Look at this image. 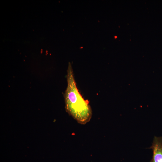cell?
Here are the masks:
<instances>
[{
  "instance_id": "7a4b0ae2",
  "label": "cell",
  "mask_w": 162,
  "mask_h": 162,
  "mask_svg": "<svg viewBox=\"0 0 162 162\" xmlns=\"http://www.w3.org/2000/svg\"><path fill=\"white\" fill-rule=\"evenodd\" d=\"M149 148L153 151L150 162H162V137L154 136L152 145Z\"/></svg>"
},
{
  "instance_id": "6da1fadb",
  "label": "cell",
  "mask_w": 162,
  "mask_h": 162,
  "mask_svg": "<svg viewBox=\"0 0 162 162\" xmlns=\"http://www.w3.org/2000/svg\"><path fill=\"white\" fill-rule=\"evenodd\" d=\"M67 71V86L64 94L66 110L79 123L85 124L92 117L91 107L77 89L70 63Z\"/></svg>"
}]
</instances>
